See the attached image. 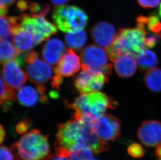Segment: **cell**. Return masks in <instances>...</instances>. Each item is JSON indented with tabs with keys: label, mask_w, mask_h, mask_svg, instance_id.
I'll use <instances>...</instances> for the list:
<instances>
[{
	"label": "cell",
	"mask_w": 161,
	"mask_h": 160,
	"mask_svg": "<svg viewBox=\"0 0 161 160\" xmlns=\"http://www.w3.org/2000/svg\"><path fill=\"white\" fill-rule=\"evenodd\" d=\"M81 68L80 59L73 49L64 53L55 68V74L62 77H70L79 71Z\"/></svg>",
	"instance_id": "cell-15"
},
{
	"label": "cell",
	"mask_w": 161,
	"mask_h": 160,
	"mask_svg": "<svg viewBox=\"0 0 161 160\" xmlns=\"http://www.w3.org/2000/svg\"><path fill=\"white\" fill-rule=\"evenodd\" d=\"M19 51L9 40L0 41V64H6L20 54Z\"/></svg>",
	"instance_id": "cell-23"
},
{
	"label": "cell",
	"mask_w": 161,
	"mask_h": 160,
	"mask_svg": "<svg viewBox=\"0 0 161 160\" xmlns=\"http://www.w3.org/2000/svg\"><path fill=\"white\" fill-rule=\"evenodd\" d=\"M52 19L61 31L67 33L82 30L88 23L85 12L76 6H57L52 13Z\"/></svg>",
	"instance_id": "cell-4"
},
{
	"label": "cell",
	"mask_w": 161,
	"mask_h": 160,
	"mask_svg": "<svg viewBox=\"0 0 161 160\" xmlns=\"http://www.w3.org/2000/svg\"><path fill=\"white\" fill-rule=\"evenodd\" d=\"M127 152L131 157L139 159L143 157L145 151L142 145L134 142L129 145L127 148Z\"/></svg>",
	"instance_id": "cell-28"
},
{
	"label": "cell",
	"mask_w": 161,
	"mask_h": 160,
	"mask_svg": "<svg viewBox=\"0 0 161 160\" xmlns=\"http://www.w3.org/2000/svg\"><path fill=\"white\" fill-rule=\"evenodd\" d=\"M155 154L157 157L161 159V144L157 146L155 150Z\"/></svg>",
	"instance_id": "cell-38"
},
{
	"label": "cell",
	"mask_w": 161,
	"mask_h": 160,
	"mask_svg": "<svg viewBox=\"0 0 161 160\" xmlns=\"http://www.w3.org/2000/svg\"><path fill=\"white\" fill-rule=\"evenodd\" d=\"M28 9L32 15L46 17L50 11V6L48 4L42 5L36 3H30Z\"/></svg>",
	"instance_id": "cell-27"
},
{
	"label": "cell",
	"mask_w": 161,
	"mask_h": 160,
	"mask_svg": "<svg viewBox=\"0 0 161 160\" xmlns=\"http://www.w3.org/2000/svg\"><path fill=\"white\" fill-rule=\"evenodd\" d=\"M12 40L15 47L20 51H29L36 45L34 36L22 28L18 21L13 28Z\"/></svg>",
	"instance_id": "cell-17"
},
{
	"label": "cell",
	"mask_w": 161,
	"mask_h": 160,
	"mask_svg": "<svg viewBox=\"0 0 161 160\" xmlns=\"http://www.w3.org/2000/svg\"><path fill=\"white\" fill-rule=\"evenodd\" d=\"M146 48L143 32L138 28H127L119 31L112 44L106 50L109 59L114 62L121 55L129 54L136 57Z\"/></svg>",
	"instance_id": "cell-3"
},
{
	"label": "cell",
	"mask_w": 161,
	"mask_h": 160,
	"mask_svg": "<svg viewBox=\"0 0 161 160\" xmlns=\"http://www.w3.org/2000/svg\"><path fill=\"white\" fill-rule=\"evenodd\" d=\"M44 160H46V159H44Z\"/></svg>",
	"instance_id": "cell-42"
},
{
	"label": "cell",
	"mask_w": 161,
	"mask_h": 160,
	"mask_svg": "<svg viewBox=\"0 0 161 160\" xmlns=\"http://www.w3.org/2000/svg\"><path fill=\"white\" fill-rule=\"evenodd\" d=\"M15 92L7 86L3 81L0 71V107H3L4 110H8L13 102L15 100Z\"/></svg>",
	"instance_id": "cell-24"
},
{
	"label": "cell",
	"mask_w": 161,
	"mask_h": 160,
	"mask_svg": "<svg viewBox=\"0 0 161 160\" xmlns=\"http://www.w3.org/2000/svg\"><path fill=\"white\" fill-rule=\"evenodd\" d=\"M46 160H71L69 159L68 157H63L61 156H58L57 154H51L49 155L48 157H47Z\"/></svg>",
	"instance_id": "cell-34"
},
{
	"label": "cell",
	"mask_w": 161,
	"mask_h": 160,
	"mask_svg": "<svg viewBox=\"0 0 161 160\" xmlns=\"http://www.w3.org/2000/svg\"><path fill=\"white\" fill-rule=\"evenodd\" d=\"M31 126V121L28 119H25L16 124V130L19 134H23L27 132Z\"/></svg>",
	"instance_id": "cell-30"
},
{
	"label": "cell",
	"mask_w": 161,
	"mask_h": 160,
	"mask_svg": "<svg viewBox=\"0 0 161 160\" xmlns=\"http://www.w3.org/2000/svg\"><path fill=\"white\" fill-rule=\"evenodd\" d=\"M93 127L99 137L104 141H115L121 135L120 120L109 114H103L93 121Z\"/></svg>",
	"instance_id": "cell-10"
},
{
	"label": "cell",
	"mask_w": 161,
	"mask_h": 160,
	"mask_svg": "<svg viewBox=\"0 0 161 160\" xmlns=\"http://www.w3.org/2000/svg\"><path fill=\"white\" fill-rule=\"evenodd\" d=\"M18 58L5 64L2 69V76L7 86L13 90L19 89L26 83L27 76L21 69Z\"/></svg>",
	"instance_id": "cell-11"
},
{
	"label": "cell",
	"mask_w": 161,
	"mask_h": 160,
	"mask_svg": "<svg viewBox=\"0 0 161 160\" xmlns=\"http://www.w3.org/2000/svg\"><path fill=\"white\" fill-rule=\"evenodd\" d=\"M16 0H0V6L8 8L11 6Z\"/></svg>",
	"instance_id": "cell-35"
},
{
	"label": "cell",
	"mask_w": 161,
	"mask_h": 160,
	"mask_svg": "<svg viewBox=\"0 0 161 160\" xmlns=\"http://www.w3.org/2000/svg\"><path fill=\"white\" fill-rule=\"evenodd\" d=\"M0 160H19L12 148L0 146Z\"/></svg>",
	"instance_id": "cell-29"
},
{
	"label": "cell",
	"mask_w": 161,
	"mask_h": 160,
	"mask_svg": "<svg viewBox=\"0 0 161 160\" xmlns=\"http://www.w3.org/2000/svg\"><path fill=\"white\" fill-rule=\"evenodd\" d=\"M65 104L75 113L96 119L104 114L107 109H116L118 103L106 94L96 91L81 93L74 102H66Z\"/></svg>",
	"instance_id": "cell-2"
},
{
	"label": "cell",
	"mask_w": 161,
	"mask_h": 160,
	"mask_svg": "<svg viewBox=\"0 0 161 160\" xmlns=\"http://www.w3.org/2000/svg\"><path fill=\"white\" fill-rule=\"evenodd\" d=\"M65 46L60 40L53 38L47 41L42 48V55L45 61L51 65H56L64 53Z\"/></svg>",
	"instance_id": "cell-16"
},
{
	"label": "cell",
	"mask_w": 161,
	"mask_h": 160,
	"mask_svg": "<svg viewBox=\"0 0 161 160\" xmlns=\"http://www.w3.org/2000/svg\"><path fill=\"white\" fill-rule=\"evenodd\" d=\"M93 152L84 145H77L70 150L69 157L71 160H90L92 158Z\"/></svg>",
	"instance_id": "cell-26"
},
{
	"label": "cell",
	"mask_w": 161,
	"mask_h": 160,
	"mask_svg": "<svg viewBox=\"0 0 161 160\" xmlns=\"http://www.w3.org/2000/svg\"><path fill=\"white\" fill-rule=\"evenodd\" d=\"M108 81V77L100 71L83 69L76 77L74 85L80 93L100 91Z\"/></svg>",
	"instance_id": "cell-9"
},
{
	"label": "cell",
	"mask_w": 161,
	"mask_h": 160,
	"mask_svg": "<svg viewBox=\"0 0 161 160\" xmlns=\"http://www.w3.org/2000/svg\"><path fill=\"white\" fill-rule=\"evenodd\" d=\"M158 12H159V15H160L161 18V4H160V7H159V11H158Z\"/></svg>",
	"instance_id": "cell-40"
},
{
	"label": "cell",
	"mask_w": 161,
	"mask_h": 160,
	"mask_svg": "<svg viewBox=\"0 0 161 160\" xmlns=\"http://www.w3.org/2000/svg\"><path fill=\"white\" fill-rule=\"evenodd\" d=\"M8 8L0 6V16H4L8 14Z\"/></svg>",
	"instance_id": "cell-39"
},
{
	"label": "cell",
	"mask_w": 161,
	"mask_h": 160,
	"mask_svg": "<svg viewBox=\"0 0 161 160\" xmlns=\"http://www.w3.org/2000/svg\"><path fill=\"white\" fill-rule=\"evenodd\" d=\"M55 142V151H69L74 147L82 145V126L79 121L71 118L64 123L58 124Z\"/></svg>",
	"instance_id": "cell-5"
},
{
	"label": "cell",
	"mask_w": 161,
	"mask_h": 160,
	"mask_svg": "<svg viewBox=\"0 0 161 160\" xmlns=\"http://www.w3.org/2000/svg\"><path fill=\"white\" fill-rule=\"evenodd\" d=\"M46 90L45 86L41 84L36 88L31 85L23 86L17 92V99L21 106L26 107H34L38 102L46 104L47 101Z\"/></svg>",
	"instance_id": "cell-13"
},
{
	"label": "cell",
	"mask_w": 161,
	"mask_h": 160,
	"mask_svg": "<svg viewBox=\"0 0 161 160\" xmlns=\"http://www.w3.org/2000/svg\"><path fill=\"white\" fill-rule=\"evenodd\" d=\"M82 69L100 71L107 76L111 75L113 65L108 63L109 58L106 49L89 45L80 53Z\"/></svg>",
	"instance_id": "cell-7"
},
{
	"label": "cell",
	"mask_w": 161,
	"mask_h": 160,
	"mask_svg": "<svg viewBox=\"0 0 161 160\" xmlns=\"http://www.w3.org/2000/svg\"><path fill=\"white\" fill-rule=\"evenodd\" d=\"M87 33L84 30H78L66 35L65 41L69 47L79 51L87 42Z\"/></svg>",
	"instance_id": "cell-22"
},
{
	"label": "cell",
	"mask_w": 161,
	"mask_h": 160,
	"mask_svg": "<svg viewBox=\"0 0 161 160\" xmlns=\"http://www.w3.org/2000/svg\"><path fill=\"white\" fill-rule=\"evenodd\" d=\"M63 81V79L62 77L55 74V76H54L52 82H51L53 88L59 89L60 86L62 84Z\"/></svg>",
	"instance_id": "cell-32"
},
{
	"label": "cell",
	"mask_w": 161,
	"mask_h": 160,
	"mask_svg": "<svg viewBox=\"0 0 161 160\" xmlns=\"http://www.w3.org/2000/svg\"><path fill=\"white\" fill-rule=\"evenodd\" d=\"M23 55L27 76L31 82L41 85L50 80L53 73L52 67L40 59L37 52L31 51Z\"/></svg>",
	"instance_id": "cell-8"
},
{
	"label": "cell",
	"mask_w": 161,
	"mask_h": 160,
	"mask_svg": "<svg viewBox=\"0 0 161 160\" xmlns=\"http://www.w3.org/2000/svg\"><path fill=\"white\" fill-rule=\"evenodd\" d=\"M139 140L147 147H154L161 144V122L154 120L143 122L137 134Z\"/></svg>",
	"instance_id": "cell-12"
},
{
	"label": "cell",
	"mask_w": 161,
	"mask_h": 160,
	"mask_svg": "<svg viewBox=\"0 0 161 160\" xmlns=\"http://www.w3.org/2000/svg\"><path fill=\"white\" fill-rule=\"evenodd\" d=\"M114 62L116 72L119 77L128 78L135 74L137 65L134 56L129 54L121 55Z\"/></svg>",
	"instance_id": "cell-19"
},
{
	"label": "cell",
	"mask_w": 161,
	"mask_h": 160,
	"mask_svg": "<svg viewBox=\"0 0 161 160\" xmlns=\"http://www.w3.org/2000/svg\"><path fill=\"white\" fill-rule=\"evenodd\" d=\"M140 6L145 8H153L158 6L161 0H137Z\"/></svg>",
	"instance_id": "cell-31"
},
{
	"label": "cell",
	"mask_w": 161,
	"mask_h": 160,
	"mask_svg": "<svg viewBox=\"0 0 161 160\" xmlns=\"http://www.w3.org/2000/svg\"><path fill=\"white\" fill-rule=\"evenodd\" d=\"M136 62L139 71L142 72L155 68L158 63L157 55L151 50H144L136 57Z\"/></svg>",
	"instance_id": "cell-20"
},
{
	"label": "cell",
	"mask_w": 161,
	"mask_h": 160,
	"mask_svg": "<svg viewBox=\"0 0 161 160\" xmlns=\"http://www.w3.org/2000/svg\"><path fill=\"white\" fill-rule=\"evenodd\" d=\"M5 137V131L3 126L0 124V145L4 141Z\"/></svg>",
	"instance_id": "cell-37"
},
{
	"label": "cell",
	"mask_w": 161,
	"mask_h": 160,
	"mask_svg": "<svg viewBox=\"0 0 161 160\" xmlns=\"http://www.w3.org/2000/svg\"><path fill=\"white\" fill-rule=\"evenodd\" d=\"M99 160L98 159H91V160Z\"/></svg>",
	"instance_id": "cell-41"
},
{
	"label": "cell",
	"mask_w": 161,
	"mask_h": 160,
	"mask_svg": "<svg viewBox=\"0 0 161 160\" xmlns=\"http://www.w3.org/2000/svg\"><path fill=\"white\" fill-rule=\"evenodd\" d=\"M53 4L56 6H62L69 3L70 0H50Z\"/></svg>",
	"instance_id": "cell-36"
},
{
	"label": "cell",
	"mask_w": 161,
	"mask_h": 160,
	"mask_svg": "<svg viewBox=\"0 0 161 160\" xmlns=\"http://www.w3.org/2000/svg\"><path fill=\"white\" fill-rule=\"evenodd\" d=\"M11 148L19 160H44L50 152L48 137L36 128L25 133Z\"/></svg>",
	"instance_id": "cell-1"
},
{
	"label": "cell",
	"mask_w": 161,
	"mask_h": 160,
	"mask_svg": "<svg viewBox=\"0 0 161 160\" xmlns=\"http://www.w3.org/2000/svg\"><path fill=\"white\" fill-rule=\"evenodd\" d=\"M137 28L144 35H151L161 39V22L157 14H151L149 17L139 16L136 18Z\"/></svg>",
	"instance_id": "cell-18"
},
{
	"label": "cell",
	"mask_w": 161,
	"mask_h": 160,
	"mask_svg": "<svg viewBox=\"0 0 161 160\" xmlns=\"http://www.w3.org/2000/svg\"><path fill=\"white\" fill-rule=\"evenodd\" d=\"M30 2L26 0H19L17 2V7L20 11H26L28 9Z\"/></svg>",
	"instance_id": "cell-33"
},
{
	"label": "cell",
	"mask_w": 161,
	"mask_h": 160,
	"mask_svg": "<svg viewBox=\"0 0 161 160\" xmlns=\"http://www.w3.org/2000/svg\"><path fill=\"white\" fill-rule=\"evenodd\" d=\"M18 21V17L0 16V41L12 40L13 26Z\"/></svg>",
	"instance_id": "cell-25"
},
{
	"label": "cell",
	"mask_w": 161,
	"mask_h": 160,
	"mask_svg": "<svg viewBox=\"0 0 161 160\" xmlns=\"http://www.w3.org/2000/svg\"><path fill=\"white\" fill-rule=\"evenodd\" d=\"M143 81L146 87L151 92H161V69L154 68L147 71Z\"/></svg>",
	"instance_id": "cell-21"
},
{
	"label": "cell",
	"mask_w": 161,
	"mask_h": 160,
	"mask_svg": "<svg viewBox=\"0 0 161 160\" xmlns=\"http://www.w3.org/2000/svg\"></svg>",
	"instance_id": "cell-43"
},
{
	"label": "cell",
	"mask_w": 161,
	"mask_h": 160,
	"mask_svg": "<svg viewBox=\"0 0 161 160\" xmlns=\"http://www.w3.org/2000/svg\"><path fill=\"white\" fill-rule=\"evenodd\" d=\"M20 26L32 34L36 45L48 39L58 31L54 24L48 21L43 16L23 14L18 17Z\"/></svg>",
	"instance_id": "cell-6"
},
{
	"label": "cell",
	"mask_w": 161,
	"mask_h": 160,
	"mask_svg": "<svg viewBox=\"0 0 161 160\" xmlns=\"http://www.w3.org/2000/svg\"><path fill=\"white\" fill-rule=\"evenodd\" d=\"M116 29L106 21H99L91 30V36L94 42L107 49L112 44L116 36Z\"/></svg>",
	"instance_id": "cell-14"
}]
</instances>
